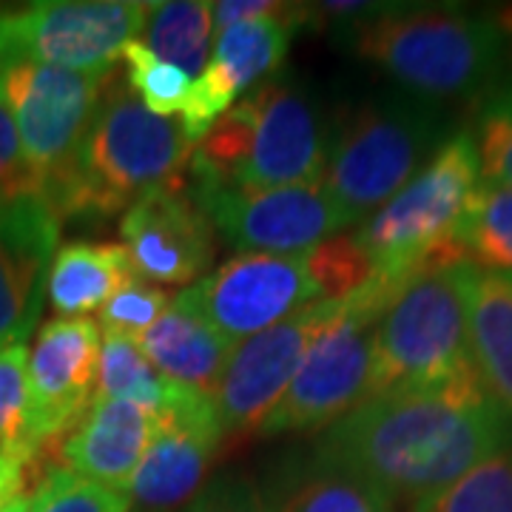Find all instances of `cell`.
Segmentation results:
<instances>
[{
    "mask_svg": "<svg viewBox=\"0 0 512 512\" xmlns=\"http://www.w3.org/2000/svg\"><path fill=\"white\" fill-rule=\"evenodd\" d=\"M512 447V413L484 382L387 393L330 424L316 453L407 507Z\"/></svg>",
    "mask_w": 512,
    "mask_h": 512,
    "instance_id": "cell-1",
    "label": "cell"
},
{
    "mask_svg": "<svg viewBox=\"0 0 512 512\" xmlns=\"http://www.w3.org/2000/svg\"><path fill=\"white\" fill-rule=\"evenodd\" d=\"M348 46L427 103L484 100L501 86L510 40L498 15L453 6H376L339 29Z\"/></svg>",
    "mask_w": 512,
    "mask_h": 512,
    "instance_id": "cell-2",
    "label": "cell"
},
{
    "mask_svg": "<svg viewBox=\"0 0 512 512\" xmlns=\"http://www.w3.org/2000/svg\"><path fill=\"white\" fill-rule=\"evenodd\" d=\"M194 143L180 123L157 117L111 72L72 177L49 202L57 220L126 214L151 188L188 174Z\"/></svg>",
    "mask_w": 512,
    "mask_h": 512,
    "instance_id": "cell-3",
    "label": "cell"
},
{
    "mask_svg": "<svg viewBox=\"0 0 512 512\" xmlns=\"http://www.w3.org/2000/svg\"><path fill=\"white\" fill-rule=\"evenodd\" d=\"M330 137L333 131L308 94L265 80L197 143L188 177L251 191L322 183Z\"/></svg>",
    "mask_w": 512,
    "mask_h": 512,
    "instance_id": "cell-4",
    "label": "cell"
},
{
    "mask_svg": "<svg viewBox=\"0 0 512 512\" xmlns=\"http://www.w3.org/2000/svg\"><path fill=\"white\" fill-rule=\"evenodd\" d=\"M461 265L419 271L393 296L379 322L367 402L387 393L484 382L470 342Z\"/></svg>",
    "mask_w": 512,
    "mask_h": 512,
    "instance_id": "cell-5",
    "label": "cell"
},
{
    "mask_svg": "<svg viewBox=\"0 0 512 512\" xmlns=\"http://www.w3.org/2000/svg\"><path fill=\"white\" fill-rule=\"evenodd\" d=\"M447 140L439 103L413 94L367 100L333 131L322 183L353 222H362L393 200Z\"/></svg>",
    "mask_w": 512,
    "mask_h": 512,
    "instance_id": "cell-6",
    "label": "cell"
},
{
    "mask_svg": "<svg viewBox=\"0 0 512 512\" xmlns=\"http://www.w3.org/2000/svg\"><path fill=\"white\" fill-rule=\"evenodd\" d=\"M478 185L481 163L473 134L458 131L356 234L376 274L407 282L427 268L467 262L456 245V228Z\"/></svg>",
    "mask_w": 512,
    "mask_h": 512,
    "instance_id": "cell-7",
    "label": "cell"
},
{
    "mask_svg": "<svg viewBox=\"0 0 512 512\" xmlns=\"http://www.w3.org/2000/svg\"><path fill=\"white\" fill-rule=\"evenodd\" d=\"M402 285L376 274L359 291L336 302L333 319L316 336L288 390L259 424L256 436L328 430L367 402L379 322Z\"/></svg>",
    "mask_w": 512,
    "mask_h": 512,
    "instance_id": "cell-8",
    "label": "cell"
},
{
    "mask_svg": "<svg viewBox=\"0 0 512 512\" xmlns=\"http://www.w3.org/2000/svg\"><path fill=\"white\" fill-rule=\"evenodd\" d=\"M109 74L40 63L0 66V97L12 111L23 157L40 180V200L46 205L72 177Z\"/></svg>",
    "mask_w": 512,
    "mask_h": 512,
    "instance_id": "cell-9",
    "label": "cell"
},
{
    "mask_svg": "<svg viewBox=\"0 0 512 512\" xmlns=\"http://www.w3.org/2000/svg\"><path fill=\"white\" fill-rule=\"evenodd\" d=\"M143 0H46L0 15V66L40 63L109 74L126 43L146 29Z\"/></svg>",
    "mask_w": 512,
    "mask_h": 512,
    "instance_id": "cell-10",
    "label": "cell"
},
{
    "mask_svg": "<svg viewBox=\"0 0 512 512\" xmlns=\"http://www.w3.org/2000/svg\"><path fill=\"white\" fill-rule=\"evenodd\" d=\"M188 185L214 231L248 254H302L353 225L325 183L251 191L188 177Z\"/></svg>",
    "mask_w": 512,
    "mask_h": 512,
    "instance_id": "cell-11",
    "label": "cell"
},
{
    "mask_svg": "<svg viewBox=\"0 0 512 512\" xmlns=\"http://www.w3.org/2000/svg\"><path fill=\"white\" fill-rule=\"evenodd\" d=\"M319 299L311 251L242 254L185 288L174 308L197 316L239 345Z\"/></svg>",
    "mask_w": 512,
    "mask_h": 512,
    "instance_id": "cell-12",
    "label": "cell"
},
{
    "mask_svg": "<svg viewBox=\"0 0 512 512\" xmlns=\"http://www.w3.org/2000/svg\"><path fill=\"white\" fill-rule=\"evenodd\" d=\"M339 299H319L291 313L274 328L239 342L211 393L222 436L256 433L282 399L305 353L336 313Z\"/></svg>",
    "mask_w": 512,
    "mask_h": 512,
    "instance_id": "cell-13",
    "label": "cell"
},
{
    "mask_svg": "<svg viewBox=\"0 0 512 512\" xmlns=\"http://www.w3.org/2000/svg\"><path fill=\"white\" fill-rule=\"evenodd\" d=\"M123 248L137 276L154 285H191L214 262V225L188 180L151 188L120 220Z\"/></svg>",
    "mask_w": 512,
    "mask_h": 512,
    "instance_id": "cell-14",
    "label": "cell"
},
{
    "mask_svg": "<svg viewBox=\"0 0 512 512\" xmlns=\"http://www.w3.org/2000/svg\"><path fill=\"white\" fill-rule=\"evenodd\" d=\"M100 325L94 319H52L29 350V421L37 447L63 439L97 396Z\"/></svg>",
    "mask_w": 512,
    "mask_h": 512,
    "instance_id": "cell-15",
    "label": "cell"
},
{
    "mask_svg": "<svg viewBox=\"0 0 512 512\" xmlns=\"http://www.w3.org/2000/svg\"><path fill=\"white\" fill-rule=\"evenodd\" d=\"M222 424L211 393L188 387L180 404L157 419L146 456L131 478V512H177L200 493L222 444Z\"/></svg>",
    "mask_w": 512,
    "mask_h": 512,
    "instance_id": "cell-16",
    "label": "cell"
},
{
    "mask_svg": "<svg viewBox=\"0 0 512 512\" xmlns=\"http://www.w3.org/2000/svg\"><path fill=\"white\" fill-rule=\"evenodd\" d=\"M302 18L305 12H291L288 6L282 15L245 20L217 35L214 57L194 80L191 100L180 114V128L188 143L197 148L222 114L237 106L239 94L256 89V83L262 86V80L282 66Z\"/></svg>",
    "mask_w": 512,
    "mask_h": 512,
    "instance_id": "cell-17",
    "label": "cell"
},
{
    "mask_svg": "<svg viewBox=\"0 0 512 512\" xmlns=\"http://www.w3.org/2000/svg\"><path fill=\"white\" fill-rule=\"evenodd\" d=\"M60 220L43 200L0 205V348L26 345L46 299Z\"/></svg>",
    "mask_w": 512,
    "mask_h": 512,
    "instance_id": "cell-18",
    "label": "cell"
},
{
    "mask_svg": "<svg viewBox=\"0 0 512 512\" xmlns=\"http://www.w3.org/2000/svg\"><path fill=\"white\" fill-rule=\"evenodd\" d=\"M157 416L120 399L94 396L89 413L60 439V461L74 476L128 493L146 456Z\"/></svg>",
    "mask_w": 512,
    "mask_h": 512,
    "instance_id": "cell-19",
    "label": "cell"
},
{
    "mask_svg": "<svg viewBox=\"0 0 512 512\" xmlns=\"http://www.w3.org/2000/svg\"><path fill=\"white\" fill-rule=\"evenodd\" d=\"M461 291L478 373L512 413V274L461 265Z\"/></svg>",
    "mask_w": 512,
    "mask_h": 512,
    "instance_id": "cell-20",
    "label": "cell"
},
{
    "mask_svg": "<svg viewBox=\"0 0 512 512\" xmlns=\"http://www.w3.org/2000/svg\"><path fill=\"white\" fill-rule=\"evenodd\" d=\"M137 345L165 379L202 393H214L237 348V342L180 308L165 311Z\"/></svg>",
    "mask_w": 512,
    "mask_h": 512,
    "instance_id": "cell-21",
    "label": "cell"
},
{
    "mask_svg": "<svg viewBox=\"0 0 512 512\" xmlns=\"http://www.w3.org/2000/svg\"><path fill=\"white\" fill-rule=\"evenodd\" d=\"M265 495L274 512H396L376 484L316 450L288 464Z\"/></svg>",
    "mask_w": 512,
    "mask_h": 512,
    "instance_id": "cell-22",
    "label": "cell"
},
{
    "mask_svg": "<svg viewBox=\"0 0 512 512\" xmlns=\"http://www.w3.org/2000/svg\"><path fill=\"white\" fill-rule=\"evenodd\" d=\"M137 276L123 245L69 242L52 259L46 299L60 319H80L109 302Z\"/></svg>",
    "mask_w": 512,
    "mask_h": 512,
    "instance_id": "cell-23",
    "label": "cell"
},
{
    "mask_svg": "<svg viewBox=\"0 0 512 512\" xmlns=\"http://www.w3.org/2000/svg\"><path fill=\"white\" fill-rule=\"evenodd\" d=\"M185 393L188 387L165 379L143 356L134 339H123V336L103 339L100 365H97V396L137 404L160 419L174 404H180Z\"/></svg>",
    "mask_w": 512,
    "mask_h": 512,
    "instance_id": "cell-24",
    "label": "cell"
},
{
    "mask_svg": "<svg viewBox=\"0 0 512 512\" xmlns=\"http://www.w3.org/2000/svg\"><path fill=\"white\" fill-rule=\"evenodd\" d=\"M143 35H146L143 43L154 55L197 80L208 66L211 3L202 0L151 3Z\"/></svg>",
    "mask_w": 512,
    "mask_h": 512,
    "instance_id": "cell-25",
    "label": "cell"
},
{
    "mask_svg": "<svg viewBox=\"0 0 512 512\" xmlns=\"http://www.w3.org/2000/svg\"><path fill=\"white\" fill-rule=\"evenodd\" d=\"M456 245L470 265L512 274V191L484 183L476 188L456 228Z\"/></svg>",
    "mask_w": 512,
    "mask_h": 512,
    "instance_id": "cell-26",
    "label": "cell"
},
{
    "mask_svg": "<svg viewBox=\"0 0 512 512\" xmlns=\"http://www.w3.org/2000/svg\"><path fill=\"white\" fill-rule=\"evenodd\" d=\"M0 456L35 467L40 458L29 421V350L0 348Z\"/></svg>",
    "mask_w": 512,
    "mask_h": 512,
    "instance_id": "cell-27",
    "label": "cell"
},
{
    "mask_svg": "<svg viewBox=\"0 0 512 512\" xmlns=\"http://www.w3.org/2000/svg\"><path fill=\"white\" fill-rule=\"evenodd\" d=\"M407 512H512V447Z\"/></svg>",
    "mask_w": 512,
    "mask_h": 512,
    "instance_id": "cell-28",
    "label": "cell"
},
{
    "mask_svg": "<svg viewBox=\"0 0 512 512\" xmlns=\"http://www.w3.org/2000/svg\"><path fill=\"white\" fill-rule=\"evenodd\" d=\"M120 60L126 63L131 92L143 100V106L151 114H157V117L183 114L188 100H191V89H194L188 74L160 60L143 40L126 43Z\"/></svg>",
    "mask_w": 512,
    "mask_h": 512,
    "instance_id": "cell-29",
    "label": "cell"
},
{
    "mask_svg": "<svg viewBox=\"0 0 512 512\" xmlns=\"http://www.w3.org/2000/svg\"><path fill=\"white\" fill-rule=\"evenodd\" d=\"M470 134L481 163V180L512 191V83H501L481 100Z\"/></svg>",
    "mask_w": 512,
    "mask_h": 512,
    "instance_id": "cell-30",
    "label": "cell"
},
{
    "mask_svg": "<svg viewBox=\"0 0 512 512\" xmlns=\"http://www.w3.org/2000/svg\"><path fill=\"white\" fill-rule=\"evenodd\" d=\"M311 274L322 299H345L367 285L376 268L356 237H336L311 248Z\"/></svg>",
    "mask_w": 512,
    "mask_h": 512,
    "instance_id": "cell-31",
    "label": "cell"
},
{
    "mask_svg": "<svg viewBox=\"0 0 512 512\" xmlns=\"http://www.w3.org/2000/svg\"><path fill=\"white\" fill-rule=\"evenodd\" d=\"M29 512H131V498L69 470H49L29 498Z\"/></svg>",
    "mask_w": 512,
    "mask_h": 512,
    "instance_id": "cell-32",
    "label": "cell"
},
{
    "mask_svg": "<svg viewBox=\"0 0 512 512\" xmlns=\"http://www.w3.org/2000/svg\"><path fill=\"white\" fill-rule=\"evenodd\" d=\"M165 311H171V293L143 276H134L100 308L97 325L106 336H123L137 342Z\"/></svg>",
    "mask_w": 512,
    "mask_h": 512,
    "instance_id": "cell-33",
    "label": "cell"
},
{
    "mask_svg": "<svg viewBox=\"0 0 512 512\" xmlns=\"http://www.w3.org/2000/svg\"><path fill=\"white\" fill-rule=\"evenodd\" d=\"M32 197L40 200V180L23 157L12 111L0 97V205Z\"/></svg>",
    "mask_w": 512,
    "mask_h": 512,
    "instance_id": "cell-34",
    "label": "cell"
},
{
    "mask_svg": "<svg viewBox=\"0 0 512 512\" xmlns=\"http://www.w3.org/2000/svg\"><path fill=\"white\" fill-rule=\"evenodd\" d=\"M188 512H274L268 495L242 476H222L197 493Z\"/></svg>",
    "mask_w": 512,
    "mask_h": 512,
    "instance_id": "cell-35",
    "label": "cell"
},
{
    "mask_svg": "<svg viewBox=\"0 0 512 512\" xmlns=\"http://www.w3.org/2000/svg\"><path fill=\"white\" fill-rule=\"evenodd\" d=\"M285 9H288L285 3H274V0H220V3H211V26L217 32H225L228 26L282 15Z\"/></svg>",
    "mask_w": 512,
    "mask_h": 512,
    "instance_id": "cell-36",
    "label": "cell"
},
{
    "mask_svg": "<svg viewBox=\"0 0 512 512\" xmlns=\"http://www.w3.org/2000/svg\"><path fill=\"white\" fill-rule=\"evenodd\" d=\"M32 467L23 464L18 458L0 456V510L9 507L15 498H23V490L29 484Z\"/></svg>",
    "mask_w": 512,
    "mask_h": 512,
    "instance_id": "cell-37",
    "label": "cell"
},
{
    "mask_svg": "<svg viewBox=\"0 0 512 512\" xmlns=\"http://www.w3.org/2000/svg\"><path fill=\"white\" fill-rule=\"evenodd\" d=\"M29 510H32V501H29V498L23 495V498H15V501H12L9 507H3L0 512H29Z\"/></svg>",
    "mask_w": 512,
    "mask_h": 512,
    "instance_id": "cell-38",
    "label": "cell"
},
{
    "mask_svg": "<svg viewBox=\"0 0 512 512\" xmlns=\"http://www.w3.org/2000/svg\"><path fill=\"white\" fill-rule=\"evenodd\" d=\"M498 18H501V26H504V32H507V40H510V57H512V9H507V12H498Z\"/></svg>",
    "mask_w": 512,
    "mask_h": 512,
    "instance_id": "cell-39",
    "label": "cell"
}]
</instances>
